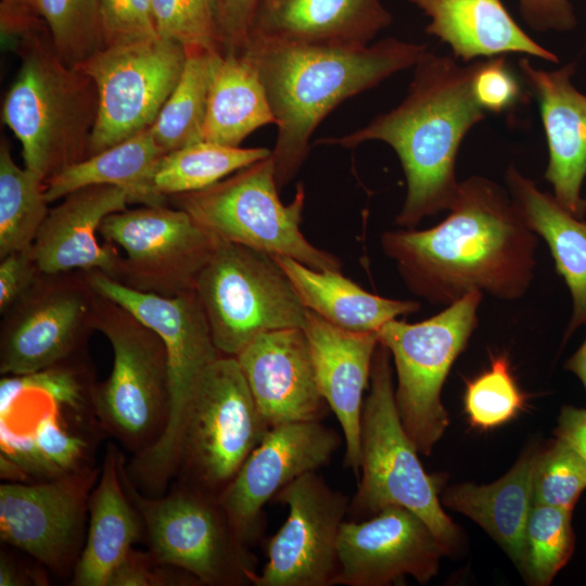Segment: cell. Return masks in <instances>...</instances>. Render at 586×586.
<instances>
[{"mask_svg":"<svg viewBox=\"0 0 586 586\" xmlns=\"http://www.w3.org/2000/svg\"><path fill=\"white\" fill-rule=\"evenodd\" d=\"M573 509L533 505L525 528L522 570L530 582L545 586L566 564L574 550Z\"/></svg>","mask_w":586,"mask_h":586,"instance_id":"d590c367","label":"cell"},{"mask_svg":"<svg viewBox=\"0 0 586 586\" xmlns=\"http://www.w3.org/2000/svg\"><path fill=\"white\" fill-rule=\"evenodd\" d=\"M463 402L470 423L484 430L508 422L522 409L525 396L505 355L493 357L488 369L467 382Z\"/></svg>","mask_w":586,"mask_h":586,"instance_id":"74e56055","label":"cell"},{"mask_svg":"<svg viewBox=\"0 0 586 586\" xmlns=\"http://www.w3.org/2000/svg\"><path fill=\"white\" fill-rule=\"evenodd\" d=\"M259 0H213L220 54H244Z\"/></svg>","mask_w":586,"mask_h":586,"instance_id":"ee69618b","label":"cell"},{"mask_svg":"<svg viewBox=\"0 0 586 586\" xmlns=\"http://www.w3.org/2000/svg\"><path fill=\"white\" fill-rule=\"evenodd\" d=\"M1 4L25 9H35L34 0H2Z\"/></svg>","mask_w":586,"mask_h":586,"instance_id":"f907efd6","label":"cell"},{"mask_svg":"<svg viewBox=\"0 0 586 586\" xmlns=\"http://www.w3.org/2000/svg\"><path fill=\"white\" fill-rule=\"evenodd\" d=\"M49 209L30 247L42 273L99 270L117 279L122 256L114 244L100 245L97 232L111 214L127 208V193L113 186L78 189Z\"/></svg>","mask_w":586,"mask_h":586,"instance_id":"7402d4cb","label":"cell"},{"mask_svg":"<svg viewBox=\"0 0 586 586\" xmlns=\"http://www.w3.org/2000/svg\"><path fill=\"white\" fill-rule=\"evenodd\" d=\"M565 369L574 373L579 379L586 392V340L566 360Z\"/></svg>","mask_w":586,"mask_h":586,"instance_id":"681fc988","label":"cell"},{"mask_svg":"<svg viewBox=\"0 0 586 586\" xmlns=\"http://www.w3.org/2000/svg\"><path fill=\"white\" fill-rule=\"evenodd\" d=\"M153 18L160 38L219 52L213 0H153Z\"/></svg>","mask_w":586,"mask_h":586,"instance_id":"ab89813d","label":"cell"},{"mask_svg":"<svg viewBox=\"0 0 586 586\" xmlns=\"http://www.w3.org/2000/svg\"><path fill=\"white\" fill-rule=\"evenodd\" d=\"M86 272L97 293L127 309L165 344L170 385L168 423L153 447L126 463L129 479L141 493L161 496L175 479L179 440L194 390L206 368L222 354L194 291L162 296L126 286L99 270Z\"/></svg>","mask_w":586,"mask_h":586,"instance_id":"8992f818","label":"cell"},{"mask_svg":"<svg viewBox=\"0 0 586 586\" xmlns=\"http://www.w3.org/2000/svg\"><path fill=\"white\" fill-rule=\"evenodd\" d=\"M409 1L429 17L425 33L448 44L462 63L508 53L559 62L518 25L501 0Z\"/></svg>","mask_w":586,"mask_h":586,"instance_id":"4316f807","label":"cell"},{"mask_svg":"<svg viewBox=\"0 0 586 586\" xmlns=\"http://www.w3.org/2000/svg\"><path fill=\"white\" fill-rule=\"evenodd\" d=\"M16 37L21 63L3 98L2 122L21 143L25 167L46 181L89 156L98 91L61 58L41 18Z\"/></svg>","mask_w":586,"mask_h":586,"instance_id":"277c9868","label":"cell"},{"mask_svg":"<svg viewBox=\"0 0 586 586\" xmlns=\"http://www.w3.org/2000/svg\"><path fill=\"white\" fill-rule=\"evenodd\" d=\"M186 58L183 46L156 37L104 47L76 66L98 91L89 156L153 125L181 76Z\"/></svg>","mask_w":586,"mask_h":586,"instance_id":"5bb4252c","label":"cell"},{"mask_svg":"<svg viewBox=\"0 0 586 586\" xmlns=\"http://www.w3.org/2000/svg\"><path fill=\"white\" fill-rule=\"evenodd\" d=\"M276 118L253 61L246 54H218L211 79L203 140L240 146Z\"/></svg>","mask_w":586,"mask_h":586,"instance_id":"1f68e13d","label":"cell"},{"mask_svg":"<svg viewBox=\"0 0 586 586\" xmlns=\"http://www.w3.org/2000/svg\"><path fill=\"white\" fill-rule=\"evenodd\" d=\"M426 44L385 38L365 47L315 46L251 35L246 54L255 64L276 118L271 151L278 188L298 173L309 140L345 100L413 67Z\"/></svg>","mask_w":586,"mask_h":586,"instance_id":"3957f363","label":"cell"},{"mask_svg":"<svg viewBox=\"0 0 586 586\" xmlns=\"http://www.w3.org/2000/svg\"><path fill=\"white\" fill-rule=\"evenodd\" d=\"M194 292L225 356L235 357L264 332L305 322L307 309L275 258L237 243L217 239Z\"/></svg>","mask_w":586,"mask_h":586,"instance_id":"4fadbf2b","label":"cell"},{"mask_svg":"<svg viewBox=\"0 0 586 586\" xmlns=\"http://www.w3.org/2000/svg\"><path fill=\"white\" fill-rule=\"evenodd\" d=\"M519 66L536 98L548 145L544 178L556 201L572 215H586L582 187L586 178V94L572 84L574 64L553 71L536 68L526 58Z\"/></svg>","mask_w":586,"mask_h":586,"instance_id":"603a6c76","label":"cell"},{"mask_svg":"<svg viewBox=\"0 0 586 586\" xmlns=\"http://www.w3.org/2000/svg\"><path fill=\"white\" fill-rule=\"evenodd\" d=\"M95 297L86 271L41 272L2 315L1 374L34 373L79 354L94 330Z\"/></svg>","mask_w":586,"mask_h":586,"instance_id":"2e32d148","label":"cell"},{"mask_svg":"<svg viewBox=\"0 0 586 586\" xmlns=\"http://www.w3.org/2000/svg\"><path fill=\"white\" fill-rule=\"evenodd\" d=\"M270 154L266 148L199 141L163 155L154 177L155 187L167 198L203 190Z\"/></svg>","mask_w":586,"mask_h":586,"instance_id":"836d02e7","label":"cell"},{"mask_svg":"<svg viewBox=\"0 0 586 586\" xmlns=\"http://www.w3.org/2000/svg\"><path fill=\"white\" fill-rule=\"evenodd\" d=\"M525 23L537 31H566L576 25L570 0H518Z\"/></svg>","mask_w":586,"mask_h":586,"instance_id":"bcb514c9","label":"cell"},{"mask_svg":"<svg viewBox=\"0 0 586 586\" xmlns=\"http://www.w3.org/2000/svg\"><path fill=\"white\" fill-rule=\"evenodd\" d=\"M584 200H585V205H586V196L584 198Z\"/></svg>","mask_w":586,"mask_h":586,"instance_id":"816d5d0a","label":"cell"},{"mask_svg":"<svg viewBox=\"0 0 586 586\" xmlns=\"http://www.w3.org/2000/svg\"><path fill=\"white\" fill-rule=\"evenodd\" d=\"M391 359L379 342L361 413V476L348 515L351 520H365L388 506L407 508L424 521L449 552L458 540V528L441 506L437 479L425 472L400 420Z\"/></svg>","mask_w":586,"mask_h":586,"instance_id":"52a82bcc","label":"cell"},{"mask_svg":"<svg viewBox=\"0 0 586 586\" xmlns=\"http://www.w3.org/2000/svg\"><path fill=\"white\" fill-rule=\"evenodd\" d=\"M93 326L113 349L111 374L92 387L93 410L102 432L137 456L158 442L168 423L167 351L152 329L99 293Z\"/></svg>","mask_w":586,"mask_h":586,"instance_id":"ba28073f","label":"cell"},{"mask_svg":"<svg viewBox=\"0 0 586 586\" xmlns=\"http://www.w3.org/2000/svg\"><path fill=\"white\" fill-rule=\"evenodd\" d=\"M200 585L189 573L160 562L149 550L133 548L116 568L109 586Z\"/></svg>","mask_w":586,"mask_h":586,"instance_id":"7bdbcfd3","label":"cell"},{"mask_svg":"<svg viewBox=\"0 0 586 586\" xmlns=\"http://www.w3.org/2000/svg\"><path fill=\"white\" fill-rule=\"evenodd\" d=\"M539 451H526L512 469L487 485L447 488L442 501L483 527L523 568L525 528L533 506V479Z\"/></svg>","mask_w":586,"mask_h":586,"instance_id":"f1b7e54d","label":"cell"},{"mask_svg":"<svg viewBox=\"0 0 586 586\" xmlns=\"http://www.w3.org/2000/svg\"><path fill=\"white\" fill-rule=\"evenodd\" d=\"M391 23L392 15L380 0H259L251 35L304 44L365 47Z\"/></svg>","mask_w":586,"mask_h":586,"instance_id":"d4e9b609","label":"cell"},{"mask_svg":"<svg viewBox=\"0 0 586 586\" xmlns=\"http://www.w3.org/2000/svg\"><path fill=\"white\" fill-rule=\"evenodd\" d=\"M585 488L586 461L571 446L557 438L539 451L533 479V505L573 509Z\"/></svg>","mask_w":586,"mask_h":586,"instance_id":"f35d334b","label":"cell"},{"mask_svg":"<svg viewBox=\"0 0 586 586\" xmlns=\"http://www.w3.org/2000/svg\"><path fill=\"white\" fill-rule=\"evenodd\" d=\"M482 297V292L472 291L423 321L409 323L396 318L377 332L394 362L400 420L418 451L425 456L448 426L443 385L476 328Z\"/></svg>","mask_w":586,"mask_h":586,"instance_id":"7c38bea8","label":"cell"},{"mask_svg":"<svg viewBox=\"0 0 586 586\" xmlns=\"http://www.w3.org/2000/svg\"><path fill=\"white\" fill-rule=\"evenodd\" d=\"M448 215L436 226L386 231L381 246L413 294L450 305L472 291L512 301L528 290L537 235L510 193L472 176L459 182Z\"/></svg>","mask_w":586,"mask_h":586,"instance_id":"6da1fadb","label":"cell"},{"mask_svg":"<svg viewBox=\"0 0 586 586\" xmlns=\"http://www.w3.org/2000/svg\"><path fill=\"white\" fill-rule=\"evenodd\" d=\"M477 61L460 63L453 55L426 50L397 106L351 133L320 140L348 149L378 140L395 151L407 187L396 216L403 228H415L423 218L448 211L456 198L459 148L486 116L472 89Z\"/></svg>","mask_w":586,"mask_h":586,"instance_id":"7a4b0ae2","label":"cell"},{"mask_svg":"<svg viewBox=\"0 0 586 586\" xmlns=\"http://www.w3.org/2000/svg\"><path fill=\"white\" fill-rule=\"evenodd\" d=\"M99 468L0 485V539L60 577H72L87 535Z\"/></svg>","mask_w":586,"mask_h":586,"instance_id":"e0dca14e","label":"cell"},{"mask_svg":"<svg viewBox=\"0 0 586 586\" xmlns=\"http://www.w3.org/2000/svg\"><path fill=\"white\" fill-rule=\"evenodd\" d=\"M269 430L237 358L220 356L206 368L190 400L176 482L219 497Z\"/></svg>","mask_w":586,"mask_h":586,"instance_id":"8fae6325","label":"cell"},{"mask_svg":"<svg viewBox=\"0 0 586 586\" xmlns=\"http://www.w3.org/2000/svg\"><path fill=\"white\" fill-rule=\"evenodd\" d=\"M477 103L486 113L510 110L521 99V85L505 55L479 60L472 79Z\"/></svg>","mask_w":586,"mask_h":586,"instance_id":"b9f144b4","label":"cell"},{"mask_svg":"<svg viewBox=\"0 0 586 586\" xmlns=\"http://www.w3.org/2000/svg\"><path fill=\"white\" fill-rule=\"evenodd\" d=\"M272 501L286 506L289 514L268 542V561L254 586L336 585L337 543L351 499L314 471L291 482Z\"/></svg>","mask_w":586,"mask_h":586,"instance_id":"ac0fdd59","label":"cell"},{"mask_svg":"<svg viewBox=\"0 0 586 586\" xmlns=\"http://www.w3.org/2000/svg\"><path fill=\"white\" fill-rule=\"evenodd\" d=\"M271 154L203 190L169 196L219 240L272 257L295 259L310 268L342 271L341 260L313 245L301 230L305 189L283 204L278 194Z\"/></svg>","mask_w":586,"mask_h":586,"instance_id":"9c48e42d","label":"cell"},{"mask_svg":"<svg viewBox=\"0 0 586 586\" xmlns=\"http://www.w3.org/2000/svg\"><path fill=\"white\" fill-rule=\"evenodd\" d=\"M44 180L20 167L5 140L0 144V258L29 250L49 212Z\"/></svg>","mask_w":586,"mask_h":586,"instance_id":"e575fe53","label":"cell"},{"mask_svg":"<svg viewBox=\"0 0 586 586\" xmlns=\"http://www.w3.org/2000/svg\"><path fill=\"white\" fill-rule=\"evenodd\" d=\"M40 273L30 249L12 252L0 258L1 315L29 291Z\"/></svg>","mask_w":586,"mask_h":586,"instance_id":"f6af8a7d","label":"cell"},{"mask_svg":"<svg viewBox=\"0 0 586 586\" xmlns=\"http://www.w3.org/2000/svg\"><path fill=\"white\" fill-rule=\"evenodd\" d=\"M343 441L321 421L270 428L218 497L240 538L255 545L264 534L266 504L298 476L328 464Z\"/></svg>","mask_w":586,"mask_h":586,"instance_id":"d6986e66","label":"cell"},{"mask_svg":"<svg viewBox=\"0 0 586 586\" xmlns=\"http://www.w3.org/2000/svg\"><path fill=\"white\" fill-rule=\"evenodd\" d=\"M302 304L330 323L353 332L377 333L399 316L416 313L415 301L386 298L364 290L337 270L310 268L295 259L275 256Z\"/></svg>","mask_w":586,"mask_h":586,"instance_id":"4dcf8cb0","label":"cell"},{"mask_svg":"<svg viewBox=\"0 0 586 586\" xmlns=\"http://www.w3.org/2000/svg\"><path fill=\"white\" fill-rule=\"evenodd\" d=\"M181 76L150 127L165 153L203 141L207 97L218 51L186 48Z\"/></svg>","mask_w":586,"mask_h":586,"instance_id":"d6a6232c","label":"cell"},{"mask_svg":"<svg viewBox=\"0 0 586 586\" xmlns=\"http://www.w3.org/2000/svg\"><path fill=\"white\" fill-rule=\"evenodd\" d=\"M448 553L424 521L400 506L341 526L336 585L387 586L409 575L429 582Z\"/></svg>","mask_w":586,"mask_h":586,"instance_id":"ffe728a7","label":"cell"},{"mask_svg":"<svg viewBox=\"0 0 586 586\" xmlns=\"http://www.w3.org/2000/svg\"><path fill=\"white\" fill-rule=\"evenodd\" d=\"M125 491L143 524L148 550L207 586L254 585L258 560L237 534L219 498L174 483L161 496L142 494L122 466Z\"/></svg>","mask_w":586,"mask_h":586,"instance_id":"30bf717a","label":"cell"},{"mask_svg":"<svg viewBox=\"0 0 586 586\" xmlns=\"http://www.w3.org/2000/svg\"><path fill=\"white\" fill-rule=\"evenodd\" d=\"M100 13L104 47L158 37L153 0H100Z\"/></svg>","mask_w":586,"mask_h":586,"instance_id":"60d3db41","label":"cell"},{"mask_svg":"<svg viewBox=\"0 0 586 586\" xmlns=\"http://www.w3.org/2000/svg\"><path fill=\"white\" fill-rule=\"evenodd\" d=\"M102 433L92 399L74 393L64 370L1 379L2 479L44 481L93 468L94 443Z\"/></svg>","mask_w":586,"mask_h":586,"instance_id":"5b68a950","label":"cell"},{"mask_svg":"<svg viewBox=\"0 0 586 586\" xmlns=\"http://www.w3.org/2000/svg\"><path fill=\"white\" fill-rule=\"evenodd\" d=\"M44 569L43 566L28 568L2 549L0 557V585H47L48 578L44 575Z\"/></svg>","mask_w":586,"mask_h":586,"instance_id":"c3c4849f","label":"cell"},{"mask_svg":"<svg viewBox=\"0 0 586 586\" xmlns=\"http://www.w3.org/2000/svg\"><path fill=\"white\" fill-rule=\"evenodd\" d=\"M257 409L270 428L321 421L323 399L303 328L257 335L235 356Z\"/></svg>","mask_w":586,"mask_h":586,"instance_id":"44dd1931","label":"cell"},{"mask_svg":"<svg viewBox=\"0 0 586 586\" xmlns=\"http://www.w3.org/2000/svg\"><path fill=\"white\" fill-rule=\"evenodd\" d=\"M509 193L526 225L548 244L572 297L565 340L586 326V222L563 208L514 166L506 173Z\"/></svg>","mask_w":586,"mask_h":586,"instance_id":"83f0119b","label":"cell"},{"mask_svg":"<svg viewBox=\"0 0 586 586\" xmlns=\"http://www.w3.org/2000/svg\"><path fill=\"white\" fill-rule=\"evenodd\" d=\"M165 151L157 144L151 128L75 163L44 181L49 203L89 186H113L123 189L129 204L166 205L154 177Z\"/></svg>","mask_w":586,"mask_h":586,"instance_id":"f546056e","label":"cell"},{"mask_svg":"<svg viewBox=\"0 0 586 586\" xmlns=\"http://www.w3.org/2000/svg\"><path fill=\"white\" fill-rule=\"evenodd\" d=\"M557 438L571 446L586 461V409L563 406L556 428Z\"/></svg>","mask_w":586,"mask_h":586,"instance_id":"7dc6e473","label":"cell"},{"mask_svg":"<svg viewBox=\"0 0 586 586\" xmlns=\"http://www.w3.org/2000/svg\"><path fill=\"white\" fill-rule=\"evenodd\" d=\"M99 232L125 252L115 280L162 296L194 291L217 243L191 215L168 204L115 212Z\"/></svg>","mask_w":586,"mask_h":586,"instance_id":"9a60e30c","label":"cell"},{"mask_svg":"<svg viewBox=\"0 0 586 586\" xmlns=\"http://www.w3.org/2000/svg\"><path fill=\"white\" fill-rule=\"evenodd\" d=\"M303 329L320 393L342 430L344 464L359 475L364 392L370 382L378 335L339 328L308 309Z\"/></svg>","mask_w":586,"mask_h":586,"instance_id":"cb8c5ba5","label":"cell"},{"mask_svg":"<svg viewBox=\"0 0 586 586\" xmlns=\"http://www.w3.org/2000/svg\"><path fill=\"white\" fill-rule=\"evenodd\" d=\"M124 455L109 445L88 504L85 544L75 565L74 586H109L112 574L143 535L141 517L122 480Z\"/></svg>","mask_w":586,"mask_h":586,"instance_id":"484cf974","label":"cell"},{"mask_svg":"<svg viewBox=\"0 0 586 586\" xmlns=\"http://www.w3.org/2000/svg\"><path fill=\"white\" fill-rule=\"evenodd\" d=\"M61 58L77 66L104 48L100 0H34Z\"/></svg>","mask_w":586,"mask_h":586,"instance_id":"8d00e7d4","label":"cell"}]
</instances>
